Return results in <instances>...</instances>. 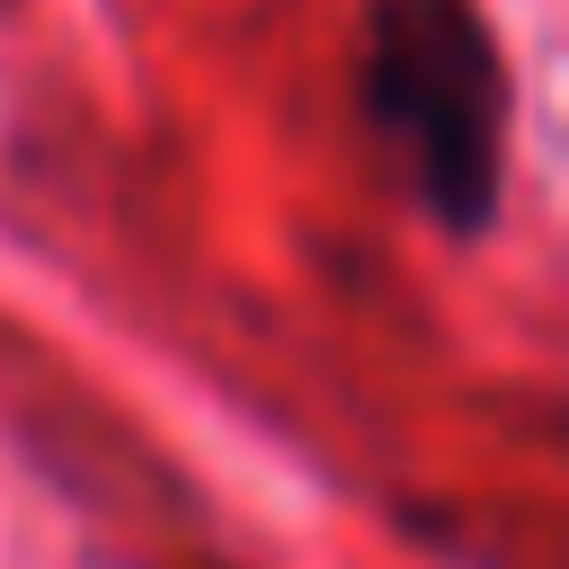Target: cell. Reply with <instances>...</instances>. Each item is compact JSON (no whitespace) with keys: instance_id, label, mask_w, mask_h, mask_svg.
Segmentation results:
<instances>
[{"instance_id":"1","label":"cell","mask_w":569,"mask_h":569,"mask_svg":"<svg viewBox=\"0 0 569 569\" xmlns=\"http://www.w3.org/2000/svg\"><path fill=\"white\" fill-rule=\"evenodd\" d=\"M356 116L445 231H480L507 187V62L471 0H373Z\"/></svg>"}]
</instances>
